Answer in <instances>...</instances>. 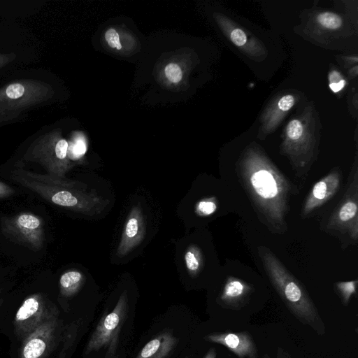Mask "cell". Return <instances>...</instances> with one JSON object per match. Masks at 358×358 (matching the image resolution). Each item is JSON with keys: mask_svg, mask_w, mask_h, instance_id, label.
Segmentation results:
<instances>
[{"mask_svg": "<svg viewBox=\"0 0 358 358\" xmlns=\"http://www.w3.org/2000/svg\"><path fill=\"white\" fill-rule=\"evenodd\" d=\"M83 280L84 277L82 273L76 270H71L61 275L59 284L64 292L73 294L79 289Z\"/></svg>", "mask_w": 358, "mask_h": 358, "instance_id": "e0dca14e", "label": "cell"}, {"mask_svg": "<svg viewBox=\"0 0 358 358\" xmlns=\"http://www.w3.org/2000/svg\"><path fill=\"white\" fill-rule=\"evenodd\" d=\"M204 358H216L215 350L214 348L210 349Z\"/></svg>", "mask_w": 358, "mask_h": 358, "instance_id": "4dcf8cb0", "label": "cell"}, {"mask_svg": "<svg viewBox=\"0 0 358 358\" xmlns=\"http://www.w3.org/2000/svg\"><path fill=\"white\" fill-rule=\"evenodd\" d=\"M86 151L85 143L82 140H77L72 148V152L76 157L83 155Z\"/></svg>", "mask_w": 358, "mask_h": 358, "instance_id": "4316f807", "label": "cell"}, {"mask_svg": "<svg viewBox=\"0 0 358 358\" xmlns=\"http://www.w3.org/2000/svg\"><path fill=\"white\" fill-rule=\"evenodd\" d=\"M357 166L351 172L348 188L330 215L326 228L330 232L347 234L352 241L358 238V180Z\"/></svg>", "mask_w": 358, "mask_h": 358, "instance_id": "ba28073f", "label": "cell"}, {"mask_svg": "<svg viewBox=\"0 0 358 358\" xmlns=\"http://www.w3.org/2000/svg\"><path fill=\"white\" fill-rule=\"evenodd\" d=\"M127 293L124 292L115 308L105 315L98 324L87 345L90 352L99 350L115 337L120 322L127 311Z\"/></svg>", "mask_w": 358, "mask_h": 358, "instance_id": "9c48e42d", "label": "cell"}, {"mask_svg": "<svg viewBox=\"0 0 358 358\" xmlns=\"http://www.w3.org/2000/svg\"><path fill=\"white\" fill-rule=\"evenodd\" d=\"M1 231L12 242L39 251L45 241L44 222L38 215L20 212L1 219Z\"/></svg>", "mask_w": 358, "mask_h": 358, "instance_id": "8992f818", "label": "cell"}, {"mask_svg": "<svg viewBox=\"0 0 358 358\" xmlns=\"http://www.w3.org/2000/svg\"><path fill=\"white\" fill-rule=\"evenodd\" d=\"M206 340L224 345L238 358H259L255 343L248 331L214 333L207 335Z\"/></svg>", "mask_w": 358, "mask_h": 358, "instance_id": "7c38bea8", "label": "cell"}, {"mask_svg": "<svg viewBox=\"0 0 358 358\" xmlns=\"http://www.w3.org/2000/svg\"><path fill=\"white\" fill-rule=\"evenodd\" d=\"M216 17L217 23L229 40L238 48L250 56H257L263 53V47L255 38H249L247 34L236 27L229 19L220 14Z\"/></svg>", "mask_w": 358, "mask_h": 358, "instance_id": "4fadbf2b", "label": "cell"}, {"mask_svg": "<svg viewBox=\"0 0 358 358\" xmlns=\"http://www.w3.org/2000/svg\"><path fill=\"white\" fill-rule=\"evenodd\" d=\"M317 22L327 30H336L343 25V18L339 15L329 11L320 13L316 17Z\"/></svg>", "mask_w": 358, "mask_h": 358, "instance_id": "d6986e66", "label": "cell"}, {"mask_svg": "<svg viewBox=\"0 0 358 358\" xmlns=\"http://www.w3.org/2000/svg\"><path fill=\"white\" fill-rule=\"evenodd\" d=\"M357 280H350L346 282H338L335 284L336 292L342 299L345 306H348L351 297L357 294Z\"/></svg>", "mask_w": 358, "mask_h": 358, "instance_id": "ffe728a7", "label": "cell"}, {"mask_svg": "<svg viewBox=\"0 0 358 358\" xmlns=\"http://www.w3.org/2000/svg\"><path fill=\"white\" fill-rule=\"evenodd\" d=\"M39 303L35 297L27 299L16 314L17 320H24L33 315L38 309Z\"/></svg>", "mask_w": 358, "mask_h": 358, "instance_id": "44dd1931", "label": "cell"}, {"mask_svg": "<svg viewBox=\"0 0 358 358\" xmlns=\"http://www.w3.org/2000/svg\"><path fill=\"white\" fill-rule=\"evenodd\" d=\"M238 174L260 221L273 233L287 231L286 216L297 188L257 148H248L239 160Z\"/></svg>", "mask_w": 358, "mask_h": 358, "instance_id": "6da1fadb", "label": "cell"}, {"mask_svg": "<svg viewBox=\"0 0 358 358\" xmlns=\"http://www.w3.org/2000/svg\"><path fill=\"white\" fill-rule=\"evenodd\" d=\"M145 234V222L143 210L139 205L131 209L117 249V255L122 257L135 249L143 240Z\"/></svg>", "mask_w": 358, "mask_h": 358, "instance_id": "8fae6325", "label": "cell"}, {"mask_svg": "<svg viewBox=\"0 0 358 358\" xmlns=\"http://www.w3.org/2000/svg\"><path fill=\"white\" fill-rule=\"evenodd\" d=\"M177 343L171 331H163L147 343L136 358H165Z\"/></svg>", "mask_w": 358, "mask_h": 358, "instance_id": "9a60e30c", "label": "cell"}, {"mask_svg": "<svg viewBox=\"0 0 358 358\" xmlns=\"http://www.w3.org/2000/svg\"><path fill=\"white\" fill-rule=\"evenodd\" d=\"M15 58L14 54H0V68L3 67Z\"/></svg>", "mask_w": 358, "mask_h": 358, "instance_id": "f1b7e54d", "label": "cell"}, {"mask_svg": "<svg viewBox=\"0 0 358 358\" xmlns=\"http://www.w3.org/2000/svg\"><path fill=\"white\" fill-rule=\"evenodd\" d=\"M164 73L167 79L173 83H178L182 79V70L176 63L168 64L165 66Z\"/></svg>", "mask_w": 358, "mask_h": 358, "instance_id": "d4e9b609", "label": "cell"}, {"mask_svg": "<svg viewBox=\"0 0 358 358\" xmlns=\"http://www.w3.org/2000/svg\"><path fill=\"white\" fill-rule=\"evenodd\" d=\"M342 176L334 169L317 181L313 187L301 208V217H306L324 205L338 192Z\"/></svg>", "mask_w": 358, "mask_h": 358, "instance_id": "30bf717a", "label": "cell"}, {"mask_svg": "<svg viewBox=\"0 0 358 358\" xmlns=\"http://www.w3.org/2000/svg\"><path fill=\"white\" fill-rule=\"evenodd\" d=\"M45 349V343L39 338H34L29 341L25 345L23 355L25 358H38Z\"/></svg>", "mask_w": 358, "mask_h": 358, "instance_id": "7402d4cb", "label": "cell"}, {"mask_svg": "<svg viewBox=\"0 0 358 358\" xmlns=\"http://www.w3.org/2000/svg\"><path fill=\"white\" fill-rule=\"evenodd\" d=\"M185 262L189 273L195 275L201 269L202 257L199 249L195 245H191L185 253Z\"/></svg>", "mask_w": 358, "mask_h": 358, "instance_id": "ac0fdd59", "label": "cell"}, {"mask_svg": "<svg viewBox=\"0 0 358 358\" xmlns=\"http://www.w3.org/2000/svg\"><path fill=\"white\" fill-rule=\"evenodd\" d=\"M257 251L271 284L290 312L302 324L322 335L325 331L324 324L302 284L269 248L260 245Z\"/></svg>", "mask_w": 358, "mask_h": 358, "instance_id": "3957f363", "label": "cell"}, {"mask_svg": "<svg viewBox=\"0 0 358 358\" xmlns=\"http://www.w3.org/2000/svg\"><path fill=\"white\" fill-rule=\"evenodd\" d=\"M295 101V97L292 94L283 95L274 101L264 115V134L271 132L276 127L284 115L294 106Z\"/></svg>", "mask_w": 358, "mask_h": 358, "instance_id": "2e32d148", "label": "cell"}, {"mask_svg": "<svg viewBox=\"0 0 358 358\" xmlns=\"http://www.w3.org/2000/svg\"><path fill=\"white\" fill-rule=\"evenodd\" d=\"M252 292V287L245 282L229 277L220 296L222 305L229 308L242 307Z\"/></svg>", "mask_w": 358, "mask_h": 358, "instance_id": "5bb4252c", "label": "cell"}, {"mask_svg": "<svg viewBox=\"0 0 358 358\" xmlns=\"http://www.w3.org/2000/svg\"><path fill=\"white\" fill-rule=\"evenodd\" d=\"M264 358H271V357L267 354H265ZM276 358H291V357L282 349L278 348Z\"/></svg>", "mask_w": 358, "mask_h": 358, "instance_id": "f546056e", "label": "cell"}, {"mask_svg": "<svg viewBox=\"0 0 358 358\" xmlns=\"http://www.w3.org/2000/svg\"><path fill=\"white\" fill-rule=\"evenodd\" d=\"M217 205L214 198H206L199 201L196 205V213L200 216H208L214 213Z\"/></svg>", "mask_w": 358, "mask_h": 358, "instance_id": "603a6c76", "label": "cell"}, {"mask_svg": "<svg viewBox=\"0 0 358 358\" xmlns=\"http://www.w3.org/2000/svg\"><path fill=\"white\" fill-rule=\"evenodd\" d=\"M313 144L303 122L299 119L289 122L285 129L284 151L288 155L298 177H304L314 159Z\"/></svg>", "mask_w": 358, "mask_h": 358, "instance_id": "52a82bcc", "label": "cell"}, {"mask_svg": "<svg viewBox=\"0 0 358 358\" xmlns=\"http://www.w3.org/2000/svg\"><path fill=\"white\" fill-rule=\"evenodd\" d=\"M48 84L36 80H21L0 89V123L17 118L21 113L52 95Z\"/></svg>", "mask_w": 358, "mask_h": 358, "instance_id": "277c9868", "label": "cell"}, {"mask_svg": "<svg viewBox=\"0 0 358 358\" xmlns=\"http://www.w3.org/2000/svg\"><path fill=\"white\" fill-rule=\"evenodd\" d=\"M69 143L55 131L38 137L27 150L23 159L41 164L47 174L62 178L73 164L68 156Z\"/></svg>", "mask_w": 358, "mask_h": 358, "instance_id": "5b68a950", "label": "cell"}, {"mask_svg": "<svg viewBox=\"0 0 358 358\" xmlns=\"http://www.w3.org/2000/svg\"><path fill=\"white\" fill-rule=\"evenodd\" d=\"M347 81L343 76L337 71H332L329 74V86L330 90L338 93L343 90L346 86Z\"/></svg>", "mask_w": 358, "mask_h": 358, "instance_id": "cb8c5ba5", "label": "cell"}, {"mask_svg": "<svg viewBox=\"0 0 358 358\" xmlns=\"http://www.w3.org/2000/svg\"><path fill=\"white\" fill-rule=\"evenodd\" d=\"M15 190L6 183L0 181V199H4L13 195Z\"/></svg>", "mask_w": 358, "mask_h": 358, "instance_id": "83f0119b", "label": "cell"}, {"mask_svg": "<svg viewBox=\"0 0 358 358\" xmlns=\"http://www.w3.org/2000/svg\"><path fill=\"white\" fill-rule=\"evenodd\" d=\"M105 39L108 45L113 49L120 50L122 48L121 43L120 42V37L113 28H109L105 33Z\"/></svg>", "mask_w": 358, "mask_h": 358, "instance_id": "484cf974", "label": "cell"}, {"mask_svg": "<svg viewBox=\"0 0 358 358\" xmlns=\"http://www.w3.org/2000/svg\"><path fill=\"white\" fill-rule=\"evenodd\" d=\"M10 178L48 202L85 215H99L108 203L95 189L80 181L36 173L22 168L13 170Z\"/></svg>", "mask_w": 358, "mask_h": 358, "instance_id": "7a4b0ae2", "label": "cell"}]
</instances>
